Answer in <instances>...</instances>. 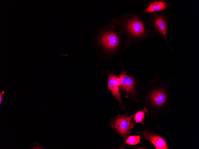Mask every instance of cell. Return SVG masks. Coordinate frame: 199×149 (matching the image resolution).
I'll return each mask as SVG.
<instances>
[{"instance_id":"1","label":"cell","mask_w":199,"mask_h":149,"mask_svg":"<svg viewBox=\"0 0 199 149\" xmlns=\"http://www.w3.org/2000/svg\"><path fill=\"white\" fill-rule=\"evenodd\" d=\"M154 77V87L147 96L149 102L151 106L156 108L167 107L172 99L169 91V85L178 77L167 78L158 74H156Z\"/></svg>"},{"instance_id":"2","label":"cell","mask_w":199,"mask_h":149,"mask_svg":"<svg viewBox=\"0 0 199 149\" xmlns=\"http://www.w3.org/2000/svg\"><path fill=\"white\" fill-rule=\"evenodd\" d=\"M133 117V115L128 117L125 115H118L111 122V126L125 139L129 135L131 129L133 128L132 120Z\"/></svg>"},{"instance_id":"3","label":"cell","mask_w":199,"mask_h":149,"mask_svg":"<svg viewBox=\"0 0 199 149\" xmlns=\"http://www.w3.org/2000/svg\"><path fill=\"white\" fill-rule=\"evenodd\" d=\"M99 37L100 43L106 49L114 50L116 48L119 44V36L112 30L105 29L101 32Z\"/></svg>"},{"instance_id":"4","label":"cell","mask_w":199,"mask_h":149,"mask_svg":"<svg viewBox=\"0 0 199 149\" xmlns=\"http://www.w3.org/2000/svg\"><path fill=\"white\" fill-rule=\"evenodd\" d=\"M127 31L132 37L139 38L143 37L146 33L144 25L137 18L133 17L130 19L126 24Z\"/></svg>"},{"instance_id":"5","label":"cell","mask_w":199,"mask_h":149,"mask_svg":"<svg viewBox=\"0 0 199 149\" xmlns=\"http://www.w3.org/2000/svg\"><path fill=\"white\" fill-rule=\"evenodd\" d=\"M120 85L121 89L130 94H134L136 92L135 88L136 81L132 76L125 74L122 72L120 75Z\"/></svg>"},{"instance_id":"6","label":"cell","mask_w":199,"mask_h":149,"mask_svg":"<svg viewBox=\"0 0 199 149\" xmlns=\"http://www.w3.org/2000/svg\"><path fill=\"white\" fill-rule=\"evenodd\" d=\"M120 82L119 77L117 76L110 75L108 77L107 88L124 108L119 90Z\"/></svg>"},{"instance_id":"7","label":"cell","mask_w":199,"mask_h":149,"mask_svg":"<svg viewBox=\"0 0 199 149\" xmlns=\"http://www.w3.org/2000/svg\"><path fill=\"white\" fill-rule=\"evenodd\" d=\"M142 134L147 140L154 145L156 149H168L165 140L160 136L147 131H144Z\"/></svg>"},{"instance_id":"8","label":"cell","mask_w":199,"mask_h":149,"mask_svg":"<svg viewBox=\"0 0 199 149\" xmlns=\"http://www.w3.org/2000/svg\"><path fill=\"white\" fill-rule=\"evenodd\" d=\"M153 22L155 28L164 37L170 49L172 50L169 45L167 37V26L166 20L163 16L157 15L155 17Z\"/></svg>"},{"instance_id":"9","label":"cell","mask_w":199,"mask_h":149,"mask_svg":"<svg viewBox=\"0 0 199 149\" xmlns=\"http://www.w3.org/2000/svg\"><path fill=\"white\" fill-rule=\"evenodd\" d=\"M166 3L163 1H156L150 3L145 10V12L153 13L165 10L167 7Z\"/></svg>"},{"instance_id":"10","label":"cell","mask_w":199,"mask_h":149,"mask_svg":"<svg viewBox=\"0 0 199 149\" xmlns=\"http://www.w3.org/2000/svg\"><path fill=\"white\" fill-rule=\"evenodd\" d=\"M147 109L144 107L143 111L138 112L134 115L133 119L137 123H143L145 115L144 112Z\"/></svg>"},{"instance_id":"11","label":"cell","mask_w":199,"mask_h":149,"mask_svg":"<svg viewBox=\"0 0 199 149\" xmlns=\"http://www.w3.org/2000/svg\"><path fill=\"white\" fill-rule=\"evenodd\" d=\"M140 141V138L139 136H130L126 139V143L130 145H134L138 144Z\"/></svg>"},{"instance_id":"12","label":"cell","mask_w":199,"mask_h":149,"mask_svg":"<svg viewBox=\"0 0 199 149\" xmlns=\"http://www.w3.org/2000/svg\"><path fill=\"white\" fill-rule=\"evenodd\" d=\"M4 91H3L2 92H0V106L1 105V103L3 101L2 99V95L4 94Z\"/></svg>"}]
</instances>
